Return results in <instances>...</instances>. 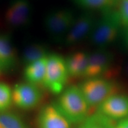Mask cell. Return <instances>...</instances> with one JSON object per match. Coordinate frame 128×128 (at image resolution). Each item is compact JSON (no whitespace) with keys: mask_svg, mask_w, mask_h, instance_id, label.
<instances>
[{"mask_svg":"<svg viewBox=\"0 0 128 128\" xmlns=\"http://www.w3.org/2000/svg\"><path fill=\"white\" fill-rule=\"evenodd\" d=\"M80 7L89 10H99L103 12L113 9L119 0H72Z\"/></svg>","mask_w":128,"mask_h":128,"instance_id":"obj_17","label":"cell"},{"mask_svg":"<svg viewBox=\"0 0 128 128\" xmlns=\"http://www.w3.org/2000/svg\"><path fill=\"white\" fill-rule=\"evenodd\" d=\"M0 128H27L24 122L13 112H0Z\"/></svg>","mask_w":128,"mask_h":128,"instance_id":"obj_18","label":"cell"},{"mask_svg":"<svg viewBox=\"0 0 128 128\" xmlns=\"http://www.w3.org/2000/svg\"><path fill=\"white\" fill-rule=\"evenodd\" d=\"M76 18V16L71 10H55L44 16V28L52 39L62 43Z\"/></svg>","mask_w":128,"mask_h":128,"instance_id":"obj_4","label":"cell"},{"mask_svg":"<svg viewBox=\"0 0 128 128\" xmlns=\"http://www.w3.org/2000/svg\"><path fill=\"white\" fill-rule=\"evenodd\" d=\"M48 56L26 65L23 76L26 82L38 85L42 84L47 65Z\"/></svg>","mask_w":128,"mask_h":128,"instance_id":"obj_14","label":"cell"},{"mask_svg":"<svg viewBox=\"0 0 128 128\" xmlns=\"http://www.w3.org/2000/svg\"><path fill=\"white\" fill-rule=\"evenodd\" d=\"M71 125L53 103L44 106L40 110L39 128H71Z\"/></svg>","mask_w":128,"mask_h":128,"instance_id":"obj_11","label":"cell"},{"mask_svg":"<svg viewBox=\"0 0 128 128\" xmlns=\"http://www.w3.org/2000/svg\"><path fill=\"white\" fill-rule=\"evenodd\" d=\"M124 44H125V46L127 47V48H128V29L126 32L125 35H124Z\"/></svg>","mask_w":128,"mask_h":128,"instance_id":"obj_22","label":"cell"},{"mask_svg":"<svg viewBox=\"0 0 128 128\" xmlns=\"http://www.w3.org/2000/svg\"><path fill=\"white\" fill-rule=\"evenodd\" d=\"M78 86L90 108L98 107L114 94L113 83L103 77L86 78Z\"/></svg>","mask_w":128,"mask_h":128,"instance_id":"obj_5","label":"cell"},{"mask_svg":"<svg viewBox=\"0 0 128 128\" xmlns=\"http://www.w3.org/2000/svg\"><path fill=\"white\" fill-rule=\"evenodd\" d=\"M124 71H125L126 74L128 76V61L126 62L125 65H124Z\"/></svg>","mask_w":128,"mask_h":128,"instance_id":"obj_23","label":"cell"},{"mask_svg":"<svg viewBox=\"0 0 128 128\" xmlns=\"http://www.w3.org/2000/svg\"><path fill=\"white\" fill-rule=\"evenodd\" d=\"M117 122L96 112L78 124L77 128H114Z\"/></svg>","mask_w":128,"mask_h":128,"instance_id":"obj_16","label":"cell"},{"mask_svg":"<svg viewBox=\"0 0 128 128\" xmlns=\"http://www.w3.org/2000/svg\"><path fill=\"white\" fill-rule=\"evenodd\" d=\"M12 104L22 110L36 108L40 102L42 94L36 85L28 82H18L12 88Z\"/></svg>","mask_w":128,"mask_h":128,"instance_id":"obj_7","label":"cell"},{"mask_svg":"<svg viewBox=\"0 0 128 128\" xmlns=\"http://www.w3.org/2000/svg\"><path fill=\"white\" fill-rule=\"evenodd\" d=\"M32 14L29 0H11L5 11L4 20L10 28L23 29L31 24Z\"/></svg>","mask_w":128,"mask_h":128,"instance_id":"obj_6","label":"cell"},{"mask_svg":"<svg viewBox=\"0 0 128 128\" xmlns=\"http://www.w3.org/2000/svg\"><path fill=\"white\" fill-rule=\"evenodd\" d=\"M97 112L114 121L128 117V96L114 94L97 107Z\"/></svg>","mask_w":128,"mask_h":128,"instance_id":"obj_9","label":"cell"},{"mask_svg":"<svg viewBox=\"0 0 128 128\" xmlns=\"http://www.w3.org/2000/svg\"><path fill=\"white\" fill-rule=\"evenodd\" d=\"M113 61V55L105 48H98L89 53L87 67L83 77H102L109 70Z\"/></svg>","mask_w":128,"mask_h":128,"instance_id":"obj_10","label":"cell"},{"mask_svg":"<svg viewBox=\"0 0 128 128\" xmlns=\"http://www.w3.org/2000/svg\"><path fill=\"white\" fill-rule=\"evenodd\" d=\"M89 53L77 51L72 53L65 59L70 76H84L88 62Z\"/></svg>","mask_w":128,"mask_h":128,"instance_id":"obj_13","label":"cell"},{"mask_svg":"<svg viewBox=\"0 0 128 128\" xmlns=\"http://www.w3.org/2000/svg\"><path fill=\"white\" fill-rule=\"evenodd\" d=\"M12 104V88L6 83L0 82V112L8 111Z\"/></svg>","mask_w":128,"mask_h":128,"instance_id":"obj_19","label":"cell"},{"mask_svg":"<svg viewBox=\"0 0 128 128\" xmlns=\"http://www.w3.org/2000/svg\"><path fill=\"white\" fill-rule=\"evenodd\" d=\"M69 76L65 59L58 54H49L44 87L51 93L59 95L66 88Z\"/></svg>","mask_w":128,"mask_h":128,"instance_id":"obj_3","label":"cell"},{"mask_svg":"<svg viewBox=\"0 0 128 128\" xmlns=\"http://www.w3.org/2000/svg\"><path fill=\"white\" fill-rule=\"evenodd\" d=\"M114 128H128V117L117 122Z\"/></svg>","mask_w":128,"mask_h":128,"instance_id":"obj_21","label":"cell"},{"mask_svg":"<svg viewBox=\"0 0 128 128\" xmlns=\"http://www.w3.org/2000/svg\"><path fill=\"white\" fill-rule=\"evenodd\" d=\"M1 71H0V73H1Z\"/></svg>","mask_w":128,"mask_h":128,"instance_id":"obj_24","label":"cell"},{"mask_svg":"<svg viewBox=\"0 0 128 128\" xmlns=\"http://www.w3.org/2000/svg\"><path fill=\"white\" fill-rule=\"evenodd\" d=\"M53 104L71 124L82 122L90 108L78 86L65 88Z\"/></svg>","mask_w":128,"mask_h":128,"instance_id":"obj_1","label":"cell"},{"mask_svg":"<svg viewBox=\"0 0 128 128\" xmlns=\"http://www.w3.org/2000/svg\"><path fill=\"white\" fill-rule=\"evenodd\" d=\"M122 25L128 27V0H122L118 10Z\"/></svg>","mask_w":128,"mask_h":128,"instance_id":"obj_20","label":"cell"},{"mask_svg":"<svg viewBox=\"0 0 128 128\" xmlns=\"http://www.w3.org/2000/svg\"><path fill=\"white\" fill-rule=\"evenodd\" d=\"M122 25L118 10L104 11L100 19L96 20L89 37L91 42L98 48H106L116 39Z\"/></svg>","mask_w":128,"mask_h":128,"instance_id":"obj_2","label":"cell"},{"mask_svg":"<svg viewBox=\"0 0 128 128\" xmlns=\"http://www.w3.org/2000/svg\"><path fill=\"white\" fill-rule=\"evenodd\" d=\"M49 55L48 48L39 43H33L24 48L21 55V62L24 66Z\"/></svg>","mask_w":128,"mask_h":128,"instance_id":"obj_15","label":"cell"},{"mask_svg":"<svg viewBox=\"0 0 128 128\" xmlns=\"http://www.w3.org/2000/svg\"><path fill=\"white\" fill-rule=\"evenodd\" d=\"M96 22L95 17L90 13L86 12L76 17L62 44L65 46H72L84 40L90 36Z\"/></svg>","mask_w":128,"mask_h":128,"instance_id":"obj_8","label":"cell"},{"mask_svg":"<svg viewBox=\"0 0 128 128\" xmlns=\"http://www.w3.org/2000/svg\"><path fill=\"white\" fill-rule=\"evenodd\" d=\"M15 48L8 35L0 33V71L9 72L17 65Z\"/></svg>","mask_w":128,"mask_h":128,"instance_id":"obj_12","label":"cell"}]
</instances>
